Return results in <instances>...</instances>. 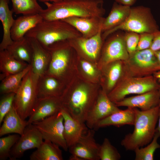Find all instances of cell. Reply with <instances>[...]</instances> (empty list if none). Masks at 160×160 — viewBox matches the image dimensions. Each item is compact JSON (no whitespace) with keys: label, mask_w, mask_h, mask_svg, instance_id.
I'll return each instance as SVG.
<instances>
[{"label":"cell","mask_w":160,"mask_h":160,"mask_svg":"<svg viewBox=\"0 0 160 160\" xmlns=\"http://www.w3.org/2000/svg\"><path fill=\"white\" fill-rule=\"evenodd\" d=\"M43 140L41 133L34 125L28 124L23 134L11 149L9 159L15 160L22 157L26 151L38 148Z\"/></svg>","instance_id":"12"},{"label":"cell","mask_w":160,"mask_h":160,"mask_svg":"<svg viewBox=\"0 0 160 160\" xmlns=\"http://www.w3.org/2000/svg\"><path fill=\"white\" fill-rule=\"evenodd\" d=\"M32 124L40 131L44 140L51 141L65 151L68 150V148L64 136V119L60 111Z\"/></svg>","instance_id":"9"},{"label":"cell","mask_w":160,"mask_h":160,"mask_svg":"<svg viewBox=\"0 0 160 160\" xmlns=\"http://www.w3.org/2000/svg\"><path fill=\"white\" fill-rule=\"evenodd\" d=\"M26 37L32 51L31 69L34 73L40 76L46 73L51 58L50 53L37 40Z\"/></svg>","instance_id":"16"},{"label":"cell","mask_w":160,"mask_h":160,"mask_svg":"<svg viewBox=\"0 0 160 160\" xmlns=\"http://www.w3.org/2000/svg\"><path fill=\"white\" fill-rule=\"evenodd\" d=\"M29 64L14 58L6 49L0 51V80L6 76L19 73Z\"/></svg>","instance_id":"26"},{"label":"cell","mask_w":160,"mask_h":160,"mask_svg":"<svg viewBox=\"0 0 160 160\" xmlns=\"http://www.w3.org/2000/svg\"><path fill=\"white\" fill-rule=\"evenodd\" d=\"M6 49L16 59L31 64L32 49L28 38L26 36H25L20 40L13 41Z\"/></svg>","instance_id":"29"},{"label":"cell","mask_w":160,"mask_h":160,"mask_svg":"<svg viewBox=\"0 0 160 160\" xmlns=\"http://www.w3.org/2000/svg\"><path fill=\"white\" fill-rule=\"evenodd\" d=\"M25 36L36 39L46 48L56 42L73 39L82 35L75 28L62 20H43Z\"/></svg>","instance_id":"3"},{"label":"cell","mask_w":160,"mask_h":160,"mask_svg":"<svg viewBox=\"0 0 160 160\" xmlns=\"http://www.w3.org/2000/svg\"><path fill=\"white\" fill-rule=\"evenodd\" d=\"M12 9L16 14L27 15L39 14L43 9L38 0H11Z\"/></svg>","instance_id":"31"},{"label":"cell","mask_w":160,"mask_h":160,"mask_svg":"<svg viewBox=\"0 0 160 160\" xmlns=\"http://www.w3.org/2000/svg\"><path fill=\"white\" fill-rule=\"evenodd\" d=\"M15 93H11L3 95L0 101V125L7 113L13 105Z\"/></svg>","instance_id":"36"},{"label":"cell","mask_w":160,"mask_h":160,"mask_svg":"<svg viewBox=\"0 0 160 160\" xmlns=\"http://www.w3.org/2000/svg\"><path fill=\"white\" fill-rule=\"evenodd\" d=\"M153 76L135 77L123 75L118 85L108 95L114 103L121 100L131 94H140L157 90L160 85Z\"/></svg>","instance_id":"6"},{"label":"cell","mask_w":160,"mask_h":160,"mask_svg":"<svg viewBox=\"0 0 160 160\" xmlns=\"http://www.w3.org/2000/svg\"><path fill=\"white\" fill-rule=\"evenodd\" d=\"M68 43V40L61 41L46 48L51 58L46 73L59 80L64 79L68 66L70 55Z\"/></svg>","instance_id":"10"},{"label":"cell","mask_w":160,"mask_h":160,"mask_svg":"<svg viewBox=\"0 0 160 160\" xmlns=\"http://www.w3.org/2000/svg\"><path fill=\"white\" fill-rule=\"evenodd\" d=\"M118 3L126 6L131 7L134 5L137 0H115Z\"/></svg>","instance_id":"41"},{"label":"cell","mask_w":160,"mask_h":160,"mask_svg":"<svg viewBox=\"0 0 160 160\" xmlns=\"http://www.w3.org/2000/svg\"><path fill=\"white\" fill-rule=\"evenodd\" d=\"M47 8L39 14L43 20H62L72 17H103V0H64L44 2Z\"/></svg>","instance_id":"1"},{"label":"cell","mask_w":160,"mask_h":160,"mask_svg":"<svg viewBox=\"0 0 160 160\" xmlns=\"http://www.w3.org/2000/svg\"><path fill=\"white\" fill-rule=\"evenodd\" d=\"M135 119V108L128 107L126 109L120 110L101 120L94 130L110 126L119 127L127 124L134 125Z\"/></svg>","instance_id":"24"},{"label":"cell","mask_w":160,"mask_h":160,"mask_svg":"<svg viewBox=\"0 0 160 160\" xmlns=\"http://www.w3.org/2000/svg\"><path fill=\"white\" fill-rule=\"evenodd\" d=\"M154 53L160 67V50L154 52Z\"/></svg>","instance_id":"43"},{"label":"cell","mask_w":160,"mask_h":160,"mask_svg":"<svg viewBox=\"0 0 160 160\" xmlns=\"http://www.w3.org/2000/svg\"><path fill=\"white\" fill-rule=\"evenodd\" d=\"M134 108L135 119L134 131L126 135L121 142V145L126 150L134 151L151 141L156 132L159 111V105L146 111Z\"/></svg>","instance_id":"2"},{"label":"cell","mask_w":160,"mask_h":160,"mask_svg":"<svg viewBox=\"0 0 160 160\" xmlns=\"http://www.w3.org/2000/svg\"><path fill=\"white\" fill-rule=\"evenodd\" d=\"M57 145L44 140L41 145L30 155V160H63L62 150Z\"/></svg>","instance_id":"27"},{"label":"cell","mask_w":160,"mask_h":160,"mask_svg":"<svg viewBox=\"0 0 160 160\" xmlns=\"http://www.w3.org/2000/svg\"><path fill=\"white\" fill-rule=\"evenodd\" d=\"M131 7L115 2L108 16L105 18L102 25V32L117 26L124 23L128 17Z\"/></svg>","instance_id":"25"},{"label":"cell","mask_w":160,"mask_h":160,"mask_svg":"<svg viewBox=\"0 0 160 160\" xmlns=\"http://www.w3.org/2000/svg\"><path fill=\"white\" fill-rule=\"evenodd\" d=\"M27 125V121L21 118L13 105L3 120L0 128V136L12 133L21 135Z\"/></svg>","instance_id":"23"},{"label":"cell","mask_w":160,"mask_h":160,"mask_svg":"<svg viewBox=\"0 0 160 160\" xmlns=\"http://www.w3.org/2000/svg\"><path fill=\"white\" fill-rule=\"evenodd\" d=\"M106 75L107 89L111 91L113 89L124 74L123 61L117 60L109 63Z\"/></svg>","instance_id":"32"},{"label":"cell","mask_w":160,"mask_h":160,"mask_svg":"<svg viewBox=\"0 0 160 160\" xmlns=\"http://www.w3.org/2000/svg\"><path fill=\"white\" fill-rule=\"evenodd\" d=\"M38 0L40 2H49V1H51L52 2H54V1L64 0Z\"/></svg>","instance_id":"45"},{"label":"cell","mask_w":160,"mask_h":160,"mask_svg":"<svg viewBox=\"0 0 160 160\" xmlns=\"http://www.w3.org/2000/svg\"><path fill=\"white\" fill-rule=\"evenodd\" d=\"M60 111L64 119V136L69 148L79 140L88 127L85 123L73 117L63 108Z\"/></svg>","instance_id":"19"},{"label":"cell","mask_w":160,"mask_h":160,"mask_svg":"<svg viewBox=\"0 0 160 160\" xmlns=\"http://www.w3.org/2000/svg\"><path fill=\"white\" fill-rule=\"evenodd\" d=\"M127 51L131 55L136 51L140 38V34L136 33L127 31L124 36Z\"/></svg>","instance_id":"37"},{"label":"cell","mask_w":160,"mask_h":160,"mask_svg":"<svg viewBox=\"0 0 160 160\" xmlns=\"http://www.w3.org/2000/svg\"><path fill=\"white\" fill-rule=\"evenodd\" d=\"M82 68L84 72L90 76H94L96 73V70L94 66L89 62L84 60L81 62Z\"/></svg>","instance_id":"39"},{"label":"cell","mask_w":160,"mask_h":160,"mask_svg":"<svg viewBox=\"0 0 160 160\" xmlns=\"http://www.w3.org/2000/svg\"><path fill=\"white\" fill-rule=\"evenodd\" d=\"M129 57L124 36L117 35L107 43L104 49L101 58L103 66L117 60L125 61Z\"/></svg>","instance_id":"15"},{"label":"cell","mask_w":160,"mask_h":160,"mask_svg":"<svg viewBox=\"0 0 160 160\" xmlns=\"http://www.w3.org/2000/svg\"><path fill=\"white\" fill-rule=\"evenodd\" d=\"M103 17H72L62 20L71 25L88 38L96 34L102 27L104 19Z\"/></svg>","instance_id":"18"},{"label":"cell","mask_w":160,"mask_h":160,"mask_svg":"<svg viewBox=\"0 0 160 160\" xmlns=\"http://www.w3.org/2000/svg\"><path fill=\"white\" fill-rule=\"evenodd\" d=\"M39 76L31 69L23 77L15 94L13 105L21 118H28L37 100V85Z\"/></svg>","instance_id":"7"},{"label":"cell","mask_w":160,"mask_h":160,"mask_svg":"<svg viewBox=\"0 0 160 160\" xmlns=\"http://www.w3.org/2000/svg\"><path fill=\"white\" fill-rule=\"evenodd\" d=\"M102 32V27L97 33L88 38L82 36L73 39L81 50L89 58L95 59L97 57L101 48Z\"/></svg>","instance_id":"28"},{"label":"cell","mask_w":160,"mask_h":160,"mask_svg":"<svg viewBox=\"0 0 160 160\" xmlns=\"http://www.w3.org/2000/svg\"><path fill=\"white\" fill-rule=\"evenodd\" d=\"M43 20L39 14L23 15L15 20L11 30L13 41L23 38L26 33Z\"/></svg>","instance_id":"20"},{"label":"cell","mask_w":160,"mask_h":160,"mask_svg":"<svg viewBox=\"0 0 160 160\" xmlns=\"http://www.w3.org/2000/svg\"><path fill=\"white\" fill-rule=\"evenodd\" d=\"M155 33H145L139 34L140 38L136 51L150 48Z\"/></svg>","instance_id":"38"},{"label":"cell","mask_w":160,"mask_h":160,"mask_svg":"<svg viewBox=\"0 0 160 160\" xmlns=\"http://www.w3.org/2000/svg\"><path fill=\"white\" fill-rule=\"evenodd\" d=\"M160 99V93L157 89L125 98L114 103L117 107L138 108L142 111H146L158 105Z\"/></svg>","instance_id":"17"},{"label":"cell","mask_w":160,"mask_h":160,"mask_svg":"<svg viewBox=\"0 0 160 160\" xmlns=\"http://www.w3.org/2000/svg\"><path fill=\"white\" fill-rule=\"evenodd\" d=\"M154 52L160 50V31L156 32L150 48Z\"/></svg>","instance_id":"40"},{"label":"cell","mask_w":160,"mask_h":160,"mask_svg":"<svg viewBox=\"0 0 160 160\" xmlns=\"http://www.w3.org/2000/svg\"><path fill=\"white\" fill-rule=\"evenodd\" d=\"M57 78L45 73L39 76L37 85L38 98L60 97L64 91Z\"/></svg>","instance_id":"21"},{"label":"cell","mask_w":160,"mask_h":160,"mask_svg":"<svg viewBox=\"0 0 160 160\" xmlns=\"http://www.w3.org/2000/svg\"><path fill=\"white\" fill-rule=\"evenodd\" d=\"M29 65L22 71L7 76L2 80L0 84L1 95L14 93L16 94L21 84L22 80L31 68Z\"/></svg>","instance_id":"30"},{"label":"cell","mask_w":160,"mask_h":160,"mask_svg":"<svg viewBox=\"0 0 160 160\" xmlns=\"http://www.w3.org/2000/svg\"><path fill=\"white\" fill-rule=\"evenodd\" d=\"M123 63V75L144 76L160 70L154 52L150 48L136 51Z\"/></svg>","instance_id":"8"},{"label":"cell","mask_w":160,"mask_h":160,"mask_svg":"<svg viewBox=\"0 0 160 160\" xmlns=\"http://www.w3.org/2000/svg\"><path fill=\"white\" fill-rule=\"evenodd\" d=\"M159 91L160 94V87L159 89ZM159 123L156 129V132H157L158 133L159 136V137H160V100L159 103Z\"/></svg>","instance_id":"42"},{"label":"cell","mask_w":160,"mask_h":160,"mask_svg":"<svg viewBox=\"0 0 160 160\" xmlns=\"http://www.w3.org/2000/svg\"><path fill=\"white\" fill-rule=\"evenodd\" d=\"M9 0H0V20L3 28V36L0 44V51L6 49L13 42L11 36V30L15 19L13 17V12L10 9Z\"/></svg>","instance_id":"22"},{"label":"cell","mask_w":160,"mask_h":160,"mask_svg":"<svg viewBox=\"0 0 160 160\" xmlns=\"http://www.w3.org/2000/svg\"><path fill=\"white\" fill-rule=\"evenodd\" d=\"M95 131L94 129H88L75 144L68 148L71 154L69 160H100V145L95 139Z\"/></svg>","instance_id":"11"},{"label":"cell","mask_w":160,"mask_h":160,"mask_svg":"<svg viewBox=\"0 0 160 160\" xmlns=\"http://www.w3.org/2000/svg\"><path fill=\"white\" fill-rule=\"evenodd\" d=\"M120 110L110 99L106 92L102 91L98 95L89 113L85 124L89 129H94L101 120Z\"/></svg>","instance_id":"13"},{"label":"cell","mask_w":160,"mask_h":160,"mask_svg":"<svg viewBox=\"0 0 160 160\" xmlns=\"http://www.w3.org/2000/svg\"><path fill=\"white\" fill-rule=\"evenodd\" d=\"M97 96L81 85L71 92L64 91L60 98L62 108L73 117L85 123Z\"/></svg>","instance_id":"4"},{"label":"cell","mask_w":160,"mask_h":160,"mask_svg":"<svg viewBox=\"0 0 160 160\" xmlns=\"http://www.w3.org/2000/svg\"><path fill=\"white\" fill-rule=\"evenodd\" d=\"M99 157L101 160H119L121 159V156L109 139L105 138L100 145Z\"/></svg>","instance_id":"34"},{"label":"cell","mask_w":160,"mask_h":160,"mask_svg":"<svg viewBox=\"0 0 160 160\" xmlns=\"http://www.w3.org/2000/svg\"><path fill=\"white\" fill-rule=\"evenodd\" d=\"M153 74L154 77L160 81V70L156 72Z\"/></svg>","instance_id":"44"},{"label":"cell","mask_w":160,"mask_h":160,"mask_svg":"<svg viewBox=\"0 0 160 160\" xmlns=\"http://www.w3.org/2000/svg\"><path fill=\"white\" fill-rule=\"evenodd\" d=\"M20 137V135L15 134L0 138V160H5L9 158L11 150Z\"/></svg>","instance_id":"35"},{"label":"cell","mask_w":160,"mask_h":160,"mask_svg":"<svg viewBox=\"0 0 160 160\" xmlns=\"http://www.w3.org/2000/svg\"><path fill=\"white\" fill-rule=\"evenodd\" d=\"M159 137L156 131L154 136L150 143L146 147L136 149L134 151L135 154V160H153L155 151L160 148L157 140Z\"/></svg>","instance_id":"33"},{"label":"cell","mask_w":160,"mask_h":160,"mask_svg":"<svg viewBox=\"0 0 160 160\" xmlns=\"http://www.w3.org/2000/svg\"><path fill=\"white\" fill-rule=\"evenodd\" d=\"M119 30L132 32L139 34L154 33L159 28L152 14L150 9L143 6L131 7L129 15L122 24L104 32L103 39Z\"/></svg>","instance_id":"5"},{"label":"cell","mask_w":160,"mask_h":160,"mask_svg":"<svg viewBox=\"0 0 160 160\" xmlns=\"http://www.w3.org/2000/svg\"><path fill=\"white\" fill-rule=\"evenodd\" d=\"M62 108L60 97L38 98L27 121L28 124L53 115Z\"/></svg>","instance_id":"14"}]
</instances>
